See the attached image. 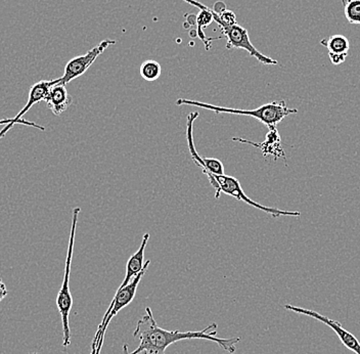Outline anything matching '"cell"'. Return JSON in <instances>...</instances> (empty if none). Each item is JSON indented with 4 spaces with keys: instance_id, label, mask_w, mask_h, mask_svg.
I'll list each match as a JSON object with an SVG mask.
<instances>
[{
    "instance_id": "cell-1",
    "label": "cell",
    "mask_w": 360,
    "mask_h": 354,
    "mask_svg": "<svg viewBox=\"0 0 360 354\" xmlns=\"http://www.w3.org/2000/svg\"><path fill=\"white\" fill-rule=\"evenodd\" d=\"M216 329L217 324L215 322L209 324L202 331H188V332H180V331H167L158 326L152 310L146 308V313L137 322L136 329L134 331V338H139V345L134 351L129 354H165L168 346L181 341V340L204 339L215 342L226 353L233 354L236 353V345L240 343V338L216 337Z\"/></svg>"
},
{
    "instance_id": "cell-2",
    "label": "cell",
    "mask_w": 360,
    "mask_h": 354,
    "mask_svg": "<svg viewBox=\"0 0 360 354\" xmlns=\"http://www.w3.org/2000/svg\"><path fill=\"white\" fill-rule=\"evenodd\" d=\"M177 106H193V107L202 108L205 110H210L215 114H233L240 115V116L253 117L257 119L261 123L266 125L269 128H276V125L281 123L285 117L292 114H296L297 109H291L287 107L285 101H271L266 105L261 106L257 109L243 110L233 109V108L219 107V106L212 105V103H202V101L186 100V99H179L176 101Z\"/></svg>"
},
{
    "instance_id": "cell-3",
    "label": "cell",
    "mask_w": 360,
    "mask_h": 354,
    "mask_svg": "<svg viewBox=\"0 0 360 354\" xmlns=\"http://www.w3.org/2000/svg\"><path fill=\"white\" fill-rule=\"evenodd\" d=\"M81 209L76 207L73 210L72 216L71 234H70L69 246H68L66 266H65L64 279H63L62 287L60 289L58 297H56V305L58 312L62 317L63 324V346L67 348L71 344V330H70L69 317L73 306V298H72L71 291H70V274H71L72 259H73L74 244H75L76 229L79 214Z\"/></svg>"
},
{
    "instance_id": "cell-4",
    "label": "cell",
    "mask_w": 360,
    "mask_h": 354,
    "mask_svg": "<svg viewBox=\"0 0 360 354\" xmlns=\"http://www.w3.org/2000/svg\"><path fill=\"white\" fill-rule=\"evenodd\" d=\"M208 177L209 182L212 184L214 189H215V198L219 199L221 193L226 194V195L231 196V197L235 198L240 202L246 203L250 206L255 207L259 210L265 212V213L269 214L272 217L276 218L280 216H300V212L297 211H285L281 210V209L270 208V207L263 206V205L259 204L255 201L250 199L249 197L245 194L244 189L240 186V182L236 179V177H229V175H206Z\"/></svg>"
},
{
    "instance_id": "cell-5",
    "label": "cell",
    "mask_w": 360,
    "mask_h": 354,
    "mask_svg": "<svg viewBox=\"0 0 360 354\" xmlns=\"http://www.w3.org/2000/svg\"><path fill=\"white\" fill-rule=\"evenodd\" d=\"M211 13L213 15L214 22L217 23L219 26L220 30L222 34L226 37L227 49H244L246 51L250 56L255 58L259 63L263 65H278V62L274 58H269L263 55L262 53L258 51L253 44H252L251 40H250L249 33H248L247 29L244 27L240 26V25H229L225 24L218 17V13H215L213 10H211Z\"/></svg>"
},
{
    "instance_id": "cell-6",
    "label": "cell",
    "mask_w": 360,
    "mask_h": 354,
    "mask_svg": "<svg viewBox=\"0 0 360 354\" xmlns=\"http://www.w3.org/2000/svg\"><path fill=\"white\" fill-rule=\"evenodd\" d=\"M150 265V261L148 260L146 263V267L137 274L136 277H134L131 282L125 286L124 288L118 289L116 294H115L114 299L111 302V305L108 308L107 312L103 315V322L98 329L101 330L100 341H98V351L96 354L101 353V346L103 344V339H105V331H107L108 326H109L110 322L112 321V317H116L117 313L121 310H123L125 306L128 304L131 303L134 300L135 294H136L137 287H139V282H141V277L145 276L146 270H148V265Z\"/></svg>"
},
{
    "instance_id": "cell-7",
    "label": "cell",
    "mask_w": 360,
    "mask_h": 354,
    "mask_svg": "<svg viewBox=\"0 0 360 354\" xmlns=\"http://www.w3.org/2000/svg\"><path fill=\"white\" fill-rule=\"evenodd\" d=\"M116 44L115 40L105 39L100 42L94 49L87 51L85 55L75 56V58L70 60L65 67L64 75L58 79V84L67 85L68 83L71 82L74 79L82 76L90 66L96 62V58H98L111 45Z\"/></svg>"
},
{
    "instance_id": "cell-8",
    "label": "cell",
    "mask_w": 360,
    "mask_h": 354,
    "mask_svg": "<svg viewBox=\"0 0 360 354\" xmlns=\"http://www.w3.org/2000/svg\"><path fill=\"white\" fill-rule=\"evenodd\" d=\"M58 79H55V80H41L32 85L30 92H29L28 103H27V105L22 108L17 116L13 117V118L11 119L10 124H8V125H6V127L2 128V129L0 130V139L6 135V133L8 132V130L15 125V124H22V125L30 126V127L37 128V129L44 132V126L34 123V122L22 120V117L24 116V115L26 114V113L28 112L29 110L35 105V103L45 101L47 94H49V89H51V87H53V85L58 84Z\"/></svg>"
},
{
    "instance_id": "cell-9",
    "label": "cell",
    "mask_w": 360,
    "mask_h": 354,
    "mask_svg": "<svg viewBox=\"0 0 360 354\" xmlns=\"http://www.w3.org/2000/svg\"><path fill=\"white\" fill-rule=\"evenodd\" d=\"M283 308L287 310L292 311V312L299 313V315H306V317H311V319L316 320V321L323 322L326 326L330 327L339 337L340 341L347 347L349 350L353 351L355 354H360V342L359 340L353 335L352 333L349 332L346 329L343 328L339 322L335 320L330 319V317H325L316 311L307 310V308H298V306L291 305V304H285Z\"/></svg>"
},
{
    "instance_id": "cell-10",
    "label": "cell",
    "mask_w": 360,
    "mask_h": 354,
    "mask_svg": "<svg viewBox=\"0 0 360 354\" xmlns=\"http://www.w3.org/2000/svg\"><path fill=\"white\" fill-rule=\"evenodd\" d=\"M49 109L55 114L60 116L63 113L69 109L72 103V98L66 89V85L55 84L49 89V94L45 99Z\"/></svg>"
},
{
    "instance_id": "cell-11",
    "label": "cell",
    "mask_w": 360,
    "mask_h": 354,
    "mask_svg": "<svg viewBox=\"0 0 360 354\" xmlns=\"http://www.w3.org/2000/svg\"><path fill=\"white\" fill-rule=\"evenodd\" d=\"M148 239H150V234H143V241H141L139 250L128 259L127 265H126L125 277H124L123 283L121 284L119 289L127 286L134 279V277H136L146 267L145 251Z\"/></svg>"
},
{
    "instance_id": "cell-12",
    "label": "cell",
    "mask_w": 360,
    "mask_h": 354,
    "mask_svg": "<svg viewBox=\"0 0 360 354\" xmlns=\"http://www.w3.org/2000/svg\"><path fill=\"white\" fill-rule=\"evenodd\" d=\"M233 141L252 144V146L260 148V150L262 151L263 155H272L276 160L281 157L285 160V153H283L281 146L280 134H278L276 128H270L266 135V139H265L264 143L262 144L252 143V141L240 139H233Z\"/></svg>"
},
{
    "instance_id": "cell-13",
    "label": "cell",
    "mask_w": 360,
    "mask_h": 354,
    "mask_svg": "<svg viewBox=\"0 0 360 354\" xmlns=\"http://www.w3.org/2000/svg\"><path fill=\"white\" fill-rule=\"evenodd\" d=\"M184 1L193 4L195 8H200V11H201L197 17V30H195V32L199 35L200 39L204 42L207 51H209L211 49V42L220 39V38H207L206 35L202 32V29L206 28L207 26H209L214 21L212 13H211V8H207L206 6L200 4L197 0H184Z\"/></svg>"
},
{
    "instance_id": "cell-14",
    "label": "cell",
    "mask_w": 360,
    "mask_h": 354,
    "mask_svg": "<svg viewBox=\"0 0 360 354\" xmlns=\"http://www.w3.org/2000/svg\"><path fill=\"white\" fill-rule=\"evenodd\" d=\"M321 44L328 49L330 53H348L350 42L346 36L341 34L328 36L321 40Z\"/></svg>"
},
{
    "instance_id": "cell-15",
    "label": "cell",
    "mask_w": 360,
    "mask_h": 354,
    "mask_svg": "<svg viewBox=\"0 0 360 354\" xmlns=\"http://www.w3.org/2000/svg\"><path fill=\"white\" fill-rule=\"evenodd\" d=\"M161 65L154 60H148L141 64L139 73L146 81H156L161 76Z\"/></svg>"
},
{
    "instance_id": "cell-16",
    "label": "cell",
    "mask_w": 360,
    "mask_h": 354,
    "mask_svg": "<svg viewBox=\"0 0 360 354\" xmlns=\"http://www.w3.org/2000/svg\"><path fill=\"white\" fill-rule=\"evenodd\" d=\"M344 15L352 25H360V0H342Z\"/></svg>"
},
{
    "instance_id": "cell-17",
    "label": "cell",
    "mask_w": 360,
    "mask_h": 354,
    "mask_svg": "<svg viewBox=\"0 0 360 354\" xmlns=\"http://www.w3.org/2000/svg\"><path fill=\"white\" fill-rule=\"evenodd\" d=\"M218 17L225 24L235 25L236 24V15L233 11L225 10L221 13H218Z\"/></svg>"
},
{
    "instance_id": "cell-18",
    "label": "cell",
    "mask_w": 360,
    "mask_h": 354,
    "mask_svg": "<svg viewBox=\"0 0 360 354\" xmlns=\"http://www.w3.org/2000/svg\"><path fill=\"white\" fill-rule=\"evenodd\" d=\"M348 53H328V58H330V62L335 66L338 65L343 64L345 62L346 58H347Z\"/></svg>"
},
{
    "instance_id": "cell-19",
    "label": "cell",
    "mask_w": 360,
    "mask_h": 354,
    "mask_svg": "<svg viewBox=\"0 0 360 354\" xmlns=\"http://www.w3.org/2000/svg\"><path fill=\"white\" fill-rule=\"evenodd\" d=\"M100 337L101 330L100 329H98V332L96 334V337H94V341H92L91 353H90V354H96V351H98V341H100Z\"/></svg>"
},
{
    "instance_id": "cell-20",
    "label": "cell",
    "mask_w": 360,
    "mask_h": 354,
    "mask_svg": "<svg viewBox=\"0 0 360 354\" xmlns=\"http://www.w3.org/2000/svg\"><path fill=\"white\" fill-rule=\"evenodd\" d=\"M8 289H6V284H4V281L0 279V302L8 296Z\"/></svg>"
},
{
    "instance_id": "cell-21",
    "label": "cell",
    "mask_w": 360,
    "mask_h": 354,
    "mask_svg": "<svg viewBox=\"0 0 360 354\" xmlns=\"http://www.w3.org/2000/svg\"><path fill=\"white\" fill-rule=\"evenodd\" d=\"M226 10V6H225L224 2L217 1L215 4H214L213 11L217 13H221L222 11Z\"/></svg>"
},
{
    "instance_id": "cell-22",
    "label": "cell",
    "mask_w": 360,
    "mask_h": 354,
    "mask_svg": "<svg viewBox=\"0 0 360 354\" xmlns=\"http://www.w3.org/2000/svg\"><path fill=\"white\" fill-rule=\"evenodd\" d=\"M11 119H2V120H0V125H8V124H10L11 122Z\"/></svg>"
},
{
    "instance_id": "cell-23",
    "label": "cell",
    "mask_w": 360,
    "mask_h": 354,
    "mask_svg": "<svg viewBox=\"0 0 360 354\" xmlns=\"http://www.w3.org/2000/svg\"><path fill=\"white\" fill-rule=\"evenodd\" d=\"M32 354H38V353H32Z\"/></svg>"
}]
</instances>
